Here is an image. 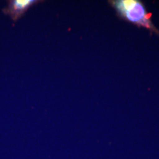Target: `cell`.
<instances>
[{
    "mask_svg": "<svg viewBox=\"0 0 159 159\" xmlns=\"http://www.w3.org/2000/svg\"><path fill=\"white\" fill-rule=\"evenodd\" d=\"M109 3L121 18L138 27L148 29L159 35V30L152 21V14L146 10L142 1L139 0H114L110 1Z\"/></svg>",
    "mask_w": 159,
    "mask_h": 159,
    "instance_id": "cell-1",
    "label": "cell"
},
{
    "mask_svg": "<svg viewBox=\"0 0 159 159\" xmlns=\"http://www.w3.org/2000/svg\"><path fill=\"white\" fill-rule=\"evenodd\" d=\"M39 2L36 0H12L9 1L7 7L3 11L10 15L14 21H16L22 17L31 6Z\"/></svg>",
    "mask_w": 159,
    "mask_h": 159,
    "instance_id": "cell-2",
    "label": "cell"
}]
</instances>
